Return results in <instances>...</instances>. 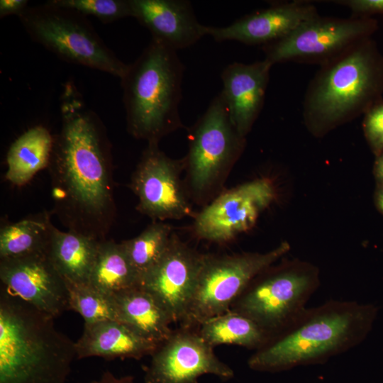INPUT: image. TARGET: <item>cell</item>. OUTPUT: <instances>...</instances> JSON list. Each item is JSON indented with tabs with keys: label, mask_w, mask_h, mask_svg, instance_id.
<instances>
[{
	"label": "cell",
	"mask_w": 383,
	"mask_h": 383,
	"mask_svg": "<svg viewBox=\"0 0 383 383\" xmlns=\"http://www.w3.org/2000/svg\"><path fill=\"white\" fill-rule=\"evenodd\" d=\"M60 109L61 128L48 165L55 211L69 231L102 240L115 215L110 143L72 81L64 86Z\"/></svg>",
	"instance_id": "1"
},
{
	"label": "cell",
	"mask_w": 383,
	"mask_h": 383,
	"mask_svg": "<svg viewBox=\"0 0 383 383\" xmlns=\"http://www.w3.org/2000/svg\"><path fill=\"white\" fill-rule=\"evenodd\" d=\"M377 308L355 301L330 300L306 308L250 356L258 372H278L322 363L361 343L372 328Z\"/></svg>",
	"instance_id": "2"
},
{
	"label": "cell",
	"mask_w": 383,
	"mask_h": 383,
	"mask_svg": "<svg viewBox=\"0 0 383 383\" xmlns=\"http://www.w3.org/2000/svg\"><path fill=\"white\" fill-rule=\"evenodd\" d=\"M383 99V54L372 38L320 66L303 101L306 128L321 138Z\"/></svg>",
	"instance_id": "3"
},
{
	"label": "cell",
	"mask_w": 383,
	"mask_h": 383,
	"mask_svg": "<svg viewBox=\"0 0 383 383\" xmlns=\"http://www.w3.org/2000/svg\"><path fill=\"white\" fill-rule=\"evenodd\" d=\"M54 319L1 288L0 383H66L75 343Z\"/></svg>",
	"instance_id": "4"
},
{
	"label": "cell",
	"mask_w": 383,
	"mask_h": 383,
	"mask_svg": "<svg viewBox=\"0 0 383 383\" xmlns=\"http://www.w3.org/2000/svg\"><path fill=\"white\" fill-rule=\"evenodd\" d=\"M184 66L177 51L152 38L121 79L127 130L158 143L182 126L179 103Z\"/></svg>",
	"instance_id": "5"
},
{
	"label": "cell",
	"mask_w": 383,
	"mask_h": 383,
	"mask_svg": "<svg viewBox=\"0 0 383 383\" xmlns=\"http://www.w3.org/2000/svg\"><path fill=\"white\" fill-rule=\"evenodd\" d=\"M319 285L317 266L300 259L286 260L259 274L234 301L230 311L250 318L270 338L306 308V303Z\"/></svg>",
	"instance_id": "6"
},
{
	"label": "cell",
	"mask_w": 383,
	"mask_h": 383,
	"mask_svg": "<svg viewBox=\"0 0 383 383\" xmlns=\"http://www.w3.org/2000/svg\"><path fill=\"white\" fill-rule=\"evenodd\" d=\"M30 38L70 63L121 79L128 65L105 44L86 16L45 2L28 6L18 16Z\"/></svg>",
	"instance_id": "7"
},
{
	"label": "cell",
	"mask_w": 383,
	"mask_h": 383,
	"mask_svg": "<svg viewBox=\"0 0 383 383\" xmlns=\"http://www.w3.org/2000/svg\"><path fill=\"white\" fill-rule=\"evenodd\" d=\"M291 249L287 241L265 252L232 255H205L195 291L182 327H199L204 321L230 311L248 285Z\"/></svg>",
	"instance_id": "8"
},
{
	"label": "cell",
	"mask_w": 383,
	"mask_h": 383,
	"mask_svg": "<svg viewBox=\"0 0 383 383\" xmlns=\"http://www.w3.org/2000/svg\"><path fill=\"white\" fill-rule=\"evenodd\" d=\"M245 146V137L234 127L219 93L189 131L184 162L192 192L204 196L216 188Z\"/></svg>",
	"instance_id": "9"
},
{
	"label": "cell",
	"mask_w": 383,
	"mask_h": 383,
	"mask_svg": "<svg viewBox=\"0 0 383 383\" xmlns=\"http://www.w3.org/2000/svg\"><path fill=\"white\" fill-rule=\"evenodd\" d=\"M378 28V21L373 17L319 15L262 48L265 59L273 65L293 62L321 66L372 38Z\"/></svg>",
	"instance_id": "10"
},
{
	"label": "cell",
	"mask_w": 383,
	"mask_h": 383,
	"mask_svg": "<svg viewBox=\"0 0 383 383\" xmlns=\"http://www.w3.org/2000/svg\"><path fill=\"white\" fill-rule=\"evenodd\" d=\"M277 197L272 181L259 178L224 192L204 207L194 222L201 239L224 243L251 229Z\"/></svg>",
	"instance_id": "11"
},
{
	"label": "cell",
	"mask_w": 383,
	"mask_h": 383,
	"mask_svg": "<svg viewBox=\"0 0 383 383\" xmlns=\"http://www.w3.org/2000/svg\"><path fill=\"white\" fill-rule=\"evenodd\" d=\"M183 165L184 160L170 158L158 143H148L131 182L140 212L159 220L180 219L192 213L180 179Z\"/></svg>",
	"instance_id": "12"
},
{
	"label": "cell",
	"mask_w": 383,
	"mask_h": 383,
	"mask_svg": "<svg viewBox=\"0 0 383 383\" xmlns=\"http://www.w3.org/2000/svg\"><path fill=\"white\" fill-rule=\"evenodd\" d=\"M204 374L231 379L234 372L198 331L182 327L173 331L151 355L144 383H197Z\"/></svg>",
	"instance_id": "13"
},
{
	"label": "cell",
	"mask_w": 383,
	"mask_h": 383,
	"mask_svg": "<svg viewBox=\"0 0 383 383\" xmlns=\"http://www.w3.org/2000/svg\"><path fill=\"white\" fill-rule=\"evenodd\" d=\"M205 255L200 254L172 233L160 261L139 279L168 313L182 323L192 299Z\"/></svg>",
	"instance_id": "14"
},
{
	"label": "cell",
	"mask_w": 383,
	"mask_h": 383,
	"mask_svg": "<svg viewBox=\"0 0 383 383\" xmlns=\"http://www.w3.org/2000/svg\"><path fill=\"white\" fill-rule=\"evenodd\" d=\"M1 289L55 318L70 310L65 280L45 253L0 260Z\"/></svg>",
	"instance_id": "15"
},
{
	"label": "cell",
	"mask_w": 383,
	"mask_h": 383,
	"mask_svg": "<svg viewBox=\"0 0 383 383\" xmlns=\"http://www.w3.org/2000/svg\"><path fill=\"white\" fill-rule=\"evenodd\" d=\"M319 15L315 5L308 1L275 3L245 15L229 26H206V35L217 42L236 40L246 45L264 46L284 38L303 23Z\"/></svg>",
	"instance_id": "16"
},
{
	"label": "cell",
	"mask_w": 383,
	"mask_h": 383,
	"mask_svg": "<svg viewBox=\"0 0 383 383\" xmlns=\"http://www.w3.org/2000/svg\"><path fill=\"white\" fill-rule=\"evenodd\" d=\"M272 65L265 59L250 64L235 62L221 73L220 94L234 127L243 137L250 133L263 108Z\"/></svg>",
	"instance_id": "17"
},
{
	"label": "cell",
	"mask_w": 383,
	"mask_h": 383,
	"mask_svg": "<svg viewBox=\"0 0 383 383\" xmlns=\"http://www.w3.org/2000/svg\"><path fill=\"white\" fill-rule=\"evenodd\" d=\"M134 17L158 40L174 50L187 48L206 35L187 0H129Z\"/></svg>",
	"instance_id": "18"
},
{
	"label": "cell",
	"mask_w": 383,
	"mask_h": 383,
	"mask_svg": "<svg viewBox=\"0 0 383 383\" xmlns=\"http://www.w3.org/2000/svg\"><path fill=\"white\" fill-rule=\"evenodd\" d=\"M159 345L118 320H104L84 323L83 333L75 342L76 357L139 360L147 355L151 356Z\"/></svg>",
	"instance_id": "19"
},
{
	"label": "cell",
	"mask_w": 383,
	"mask_h": 383,
	"mask_svg": "<svg viewBox=\"0 0 383 383\" xmlns=\"http://www.w3.org/2000/svg\"><path fill=\"white\" fill-rule=\"evenodd\" d=\"M117 320L143 338L160 345L172 333L174 323L157 299L140 285L113 296Z\"/></svg>",
	"instance_id": "20"
},
{
	"label": "cell",
	"mask_w": 383,
	"mask_h": 383,
	"mask_svg": "<svg viewBox=\"0 0 383 383\" xmlns=\"http://www.w3.org/2000/svg\"><path fill=\"white\" fill-rule=\"evenodd\" d=\"M100 240L51 226L46 255L65 282L89 284Z\"/></svg>",
	"instance_id": "21"
},
{
	"label": "cell",
	"mask_w": 383,
	"mask_h": 383,
	"mask_svg": "<svg viewBox=\"0 0 383 383\" xmlns=\"http://www.w3.org/2000/svg\"><path fill=\"white\" fill-rule=\"evenodd\" d=\"M54 137L43 126H33L16 138L6 155V179L22 186L49 165Z\"/></svg>",
	"instance_id": "22"
},
{
	"label": "cell",
	"mask_w": 383,
	"mask_h": 383,
	"mask_svg": "<svg viewBox=\"0 0 383 383\" xmlns=\"http://www.w3.org/2000/svg\"><path fill=\"white\" fill-rule=\"evenodd\" d=\"M89 284L111 296L139 284V276L121 242L100 240Z\"/></svg>",
	"instance_id": "23"
},
{
	"label": "cell",
	"mask_w": 383,
	"mask_h": 383,
	"mask_svg": "<svg viewBox=\"0 0 383 383\" xmlns=\"http://www.w3.org/2000/svg\"><path fill=\"white\" fill-rule=\"evenodd\" d=\"M197 331L212 347L233 344L256 350L270 338V335L255 321L233 311L204 321Z\"/></svg>",
	"instance_id": "24"
},
{
	"label": "cell",
	"mask_w": 383,
	"mask_h": 383,
	"mask_svg": "<svg viewBox=\"0 0 383 383\" xmlns=\"http://www.w3.org/2000/svg\"><path fill=\"white\" fill-rule=\"evenodd\" d=\"M52 225L45 214L2 226L0 260L45 253Z\"/></svg>",
	"instance_id": "25"
},
{
	"label": "cell",
	"mask_w": 383,
	"mask_h": 383,
	"mask_svg": "<svg viewBox=\"0 0 383 383\" xmlns=\"http://www.w3.org/2000/svg\"><path fill=\"white\" fill-rule=\"evenodd\" d=\"M172 235L168 224L155 222L136 237L121 242L139 279L162 258Z\"/></svg>",
	"instance_id": "26"
},
{
	"label": "cell",
	"mask_w": 383,
	"mask_h": 383,
	"mask_svg": "<svg viewBox=\"0 0 383 383\" xmlns=\"http://www.w3.org/2000/svg\"><path fill=\"white\" fill-rule=\"evenodd\" d=\"M70 310L79 313L84 323L117 320L113 296L106 295L89 284L66 282Z\"/></svg>",
	"instance_id": "27"
},
{
	"label": "cell",
	"mask_w": 383,
	"mask_h": 383,
	"mask_svg": "<svg viewBox=\"0 0 383 383\" xmlns=\"http://www.w3.org/2000/svg\"><path fill=\"white\" fill-rule=\"evenodd\" d=\"M50 4L92 16L104 23L132 16L129 0H50Z\"/></svg>",
	"instance_id": "28"
},
{
	"label": "cell",
	"mask_w": 383,
	"mask_h": 383,
	"mask_svg": "<svg viewBox=\"0 0 383 383\" xmlns=\"http://www.w3.org/2000/svg\"><path fill=\"white\" fill-rule=\"evenodd\" d=\"M362 131L374 157L383 153V99L374 104L364 114Z\"/></svg>",
	"instance_id": "29"
},
{
	"label": "cell",
	"mask_w": 383,
	"mask_h": 383,
	"mask_svg": "<svg viewBox=\"0 0 383 383\" xmlns=\"http://www.w3.org/2000/svg\"><path fill=\"white\" fill-rule=\"evenodd\" d=\"M332 2L348 8L355 16L383 15V0H336Z\"/></svg>",
	"instance_id": "30"
},
{
	"label": "cell",
	"mask_w": 383,
	"mask_h": 383,
	"mask_svg": "<svg viewBox=\"0 0 383 383\" xmlns=\"http://www.w3.org/2000/svg\"><path fill=\"white\" fill-rule=\"evenodd\" d=\"M27 0H1L0 17L17 15L18 16L28 6Z\"/></svg>",
	"instance_id": "31"
},
{
	"label": "cell",
	"mask_w": 383,
	"mask_h": 383,
	"mask_svg": "<svg viewBox=\"0 0 383 383\" xmlns=\"http://www.w3.org/2000/svg\"><path fill=\"white\" fill-rule=\"evenodd\" d=\"M87 383H136L132 376L116 377L111 372L105 371L99 379Z\"/></svg>",
	"instance_id": "32"
},
{
	"label": "cell",
	"mask_w": 383,
	"mask_h": 383,
	"mask_svg": "<svg viewBox=\"0 0 383 383\" xmlns=\"http://www.w3.org/2000/svg\"><path fill=\"white\" fill-rule=\"evenodd\" d=\"M373 174L377 185L383 186V153L375 157Z\"/></svg>",
	"instance_id": "33"
},
{
	"label": "cell",
	"mask_w": 383,
	"mask_h": 383,
	"mask_svg": "<svg viewBox=\"0 0 383 383\" xmlns=\"http://www.w3.org/2000/svg\"><path fill=\"white\" fill-rule=\"evenodd\" d=\"M374 201L377 210L383 215V186L377 185L374 194Z\"/></svg>",
	"instance_id": "34"
}]
</instances>
